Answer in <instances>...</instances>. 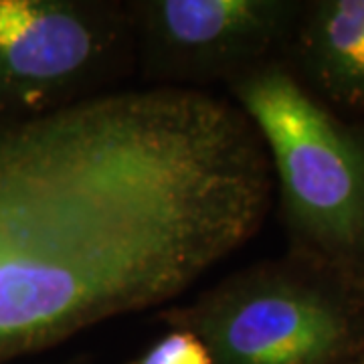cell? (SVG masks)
Listing matches in <instances>:
<instances>
[{"label": "cell", "instance_id": "cell-5", "mask_svg": "<svg viewBox=\"0 0 364 364\" xmlns=\"http://www.w3.org/2000/svg\"><path fill=\"white\" fill-rule=\"evenodd\" d=\"M296 4L263 0H162L150 4V25L170 53L223 59L265 49L289 23Z\"/></svg>", "mask_w": 364, "mask_h": 364}, {"label": "cell", "instance_id": "cell-8", "mask_svg": "<svg viewBox=\"0 0 364 364\" xmlns=\"http://www.w3.org/2000/svg\"><path fill=\"white\" fill-rule=\"evenodd\" d=\"M336 364H364V352H360V354H354V356H350V358H344V360H340V363Z\"/></svg>", "mask_w": 364, "mask_h": 364}, {"label": "cell", "instance_id": "cell-4", "mask_svg": "<svg viewBox=\"0 0 364 364\" xmlns=\"http://www.w3.org/2000/svg\"><path fill=\"white\" fill-rule=\"evenodd\" d=\"M85 13L57 0H0V93L41 95L81 75L97 53Z\"/></svg>", "mask_w": 364, "mask_h": 364}, {"label": "cell", "instance_id": "cell-6", "mask_svg": "<svg viewBox=\"0 0 364 364\" xmlns=\"http://www.w3.org/2000/svg\"><path fill=\"white\" fill-rule=\"evenodd\" d=\"M299 55L328 100L364 114V0L312 4L299 33Z\"/></svg>", "mask_w": 364, "mask_h": 364}, {"label": "cell", "instance_id": "cell-2", "mask_svg": "<svg viewBox=\"0 0 364 364\" xmlns=\"http://www.w3.org/2000/svg\"><path fill=\"white\" fill-rule=\"evenodd\" d=\"M243 114L267 146L287 223L306 255L364 272V136L286 67L237 83Z\"/></svg>", "mask_w": 364, "mask_h": 364}, {"label": "cell", "instance_id": "cell-3", "mask_svg": "<svg viewBox=\"0 0 364 364\" xmlns=\"http://www.w3.org/2000/svg\"><path fill=\"white\" fill-rule=\"evenodd\" d=\"M195 318L213 364H336L364 352V272L304 255L235 282Z\"/></svg>", "mask_w": 364, "mask_h": 364}, {"label": "cell", "instance_id": "cell-7", "mask_svg": "<svg viewBox=\"0 0 364 364\" xmlns=\"http://www.w3.org/2000/svg\"><path fill=\"white\" fill-rule=\"evenodd\" d=\"M138 364H213V356L195 332H172L146 352Z\"/></svg>", "mask_w": 364, "mask_h": 364}, {"label": "cell", "instance_id": "cell-1", "mask_svg": "<svg viewBox=\"0 0 364 364\" xmlns=\"http://www.w3.org/2000/svg\"><path fill=\"white\" fill-rule=\"evenodd\" d=\"M247 116L191 90L83 100L0 130V356L176 296L265 219Z\"/></svg>", "mask_w": 364, "mask_h": 364}]
</instances>
